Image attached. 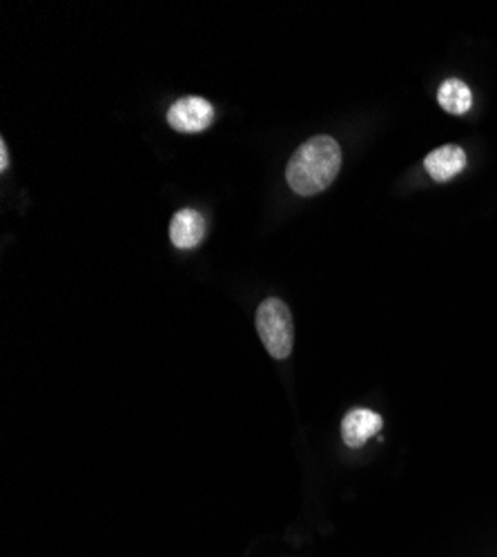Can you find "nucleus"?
I'll use <instances>...</instances> for the list:
<instances>
[{"label": "nucleus", "instance_id": "1", "mask_svg": "<svg viewBox=\"0 0 497 557\" xmlns=\"http://www.w3.org/2000/svg\"><path fill=\"white\" fill-rule=\"evenodd\" d=\"M341 168V148L333 136H312L290 159L286 178L301 197L324 193Z\"/></svg>", "mask_w": 497, "mask_h": 557}, {"label": "nucleus", "instance_id": "2", "mask_svg": "<svg viewBox=\"0 0 497 557\" xmlns=\"http://www.w3.org/2000/svg\"><path fill=\"white\" fill-rule=\"evenodd\" d=\"M257 333L265 350L275 359H288L295 344V326L288 306L270 297L257 310Z\"/></svg>", "mask_w": 497, "mask_h": 557}, {"label": "nucleus", "instance_id": "3", "mask_svg": "<svg viewBox=\"0 0 497 557\" xmlns=\"http://www.w3.org/2000/svg\"><path fill=\"white\" fill-rule=\"evenodd\" d=\"M214 121L212 106L201 97H186L176 101L167 112V123L184 134L203 132Z\"/></svg>", "mask_w": 497, "mask_h": 557}, {"label": "nucleus", "instance_id": "4", "mask_svg": "<svg viewBox=\"0 0 497 557\" xmlns=\"http://www.w3.org/2000/svg\"><path fill=\"white\" fill-rule=\"evenodd\" d=\"M382 426H384V420L377 412H373L369 408H355L344 417L341 437H344L346 446L361 448L371 437H375L382 431Z\"/></svg>", "mask_w": 497, "mask_h": 557}, {"label": "nucleus", "instance_id": "5", "mask_svg": "<svg viewBox=\"0 0 497 557\" xmlns=\"http://www.w3.org/2000/svg\"><path fill=\"white\" fill-rule=\"evenodd\" d=\"M203 237H206V219L197 210L186 208V210H178L172 216L170 239L176 248L181 250L197 248L203 242Z\"/></svg>", "mask_w": 497, "mask_h": 557}, {"label": "nucleus", "instance_id": "6", "mask_svg": "<svg viewBox=\"0 0 497 557\" xmlns=\"http://www.w3.org/2000/svg\"><path fill=\"white\" fill-rule=\"evenodd\" d=\"M467 165V154L462 148L458 146H444V148H437L433 150L426 161H424V168L426 172L444 183V181H450L453 176H458Z\"/></svg>", "mask_w": 497, "mask_h": 557}, {"label": "nucleus", "instance_id": "7", "mask_svg": "<svg viewBox=\"0 0 497 557\" xmlns=\"http://www.w3.org/2000/svg\"><path fill=\"white\" fill-rule=\"evenodd\" d=\"M437 101L448 114H467L473 106V95L464 81L448 78L437 91Z\"/></svg>", "mask_w": 497, "mask_h": 557}, {"label": "nucleus", "instance_id": "8", "mask_svg": "<svg viewBox=\"0 0 497 557\" xmlns=\"http://www.w3.org/2000/svg\"><path fill=\"white\" fill-rule=\"evenodd\" d=\"M10 168V157H8V146L5 141L0 144V170H8Z\"/></svg>", "mask_w": 497, "mask_h": 557}]
</instances>
